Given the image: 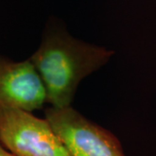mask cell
<instances>
[{
	"label": "cell",
	"instance_id": "1",
	"mask_svg": "<svg viewBox=\"0 0 156 156\" xmlns=\"http://www.w3.org/2000/svg\"><path fill=\"white\" fill-rule=\"evenodd\" d=\"M112 50L86 44L61 29H51L30 58L44 84L47 101L70 106L80 82L103 66Z\"/></svg>",
	"mask_w": 156,
	"mask_h": 156
},
{
	"label": "cell",
	"instance_id": "3",
	"mask_svg": "<svg viewBox=\"0 0 156 156\" xmlns=\"http://www.w3.org/2000/svg\"><path fill=\"white\" fill-rule=\"evenodd\" d=\"M45 118L71 156H125L119 140L70 106L51 107Z\"/></svg>",
	"mask_w": 156,
	"mask_h": 156
},
{
	"label": "cell",
	"instance_id": "5",
	"mask_svg": "<svg viewBox=\"0 0 156 156\" xmlns=\"http://www.w3.org/2000/svg\"><path fill=\"white\" fill-rule=\"evenodd\" d=\"M0 156H16V155H14L13 154H11L10 151L7 150L5 147L0 143Z\"/></svg>",
	"mask_w": 156,
	"mask_h": 156
},
{
	"label": "cell",
	"instance_id": "4",
	"mask_svg": "<svg viewBox=\"0 0 156 156\" xmlns=\"http://www.w3.org/2000/svg\"><path fill=\"white\" fill-rule=\"evenodd\" d=\"M46 101L44 84L30 59L14 62L0 56V108L31 112Z\"/></svg>",
	"mask_w": 156,
	"mask_h": 156
},
{
	"label": "cell",
	"instance_id": "2",
	"mask_svg": "<svg viewBox=\"0 0 156 156\" xmlns=\"http://www.w3.org/2000/svg\"><path fill=\"white\" fill-rule=\"evenodd\" d=\"M0 143L16 156H71L47 119L0 108Z\"/></svg>",
	"mask_w": 156,
	"mask_h": 156
}]
</instances>
